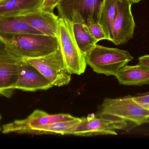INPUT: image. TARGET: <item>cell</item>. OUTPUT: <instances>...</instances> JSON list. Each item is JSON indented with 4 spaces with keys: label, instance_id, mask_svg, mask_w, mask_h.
<instances>
[{
    "label": "cell",
    "instance_id": "obj_27",
    "mask_svg": "<svg viewBox=\"0 0 149 149\" xmlns=\"http://www.w3.org/2000/svg\"><path fill=\"white\" fill-rule=\"evenodd\" d=\"M147 108H148V109L149 110V106L148 107H147Z\"/></svg>",
    "mask_w": 149,
    "mask_h": 149
},
{
    "label": "cell",
    "instance_id": "obj_23",
    "mask_svg": "<svg viewBox=\"0 0 149 149\" xmlns=\"http://www.w3.org/2000/svg\"><path fill=\"white\" fill-rule=\"evenodd\" d=\"M129 1H130L132 2L133 3H139V2L141 1H143V0H129Z\"/></svg>",
    "mask_w": 149,
    "mask_h": 149
},
{
    "label": "cell",
    "instance_id": "obj_8",
    "mask_svg": "<svg viewBox=\"0 0 149 149\" xmlns=\"http://www.w3.org/2000/svg\"><path fill=\"white\" fill-rule=\"evenodd\" d=\"M133 4L129 0H118L111 41L116 45L125 44L134 36L136 24L131 12Z\"/></svg>",
    "mask_w": 149,
    "mask_h": 149
},
{
    "label": "cell",
    "instance_id": "obj_15",
    "mask_svg": "<svg viewBox=\"0 0 149 149\" xmlns=\"http://www.w3.org/2000/svg\"><path fill=\"white\" fill-rule=\"evenodd\" d=\"M43 0H2L0 18L18 16L39 8Z\"/></svg>",
    "mask_w": 149,
    "mask_h": 149
},
{
    "label": "cell",
    "instance_id": "obj_6",
    "mask_svg": "<svg viewBox=\"0 0 149 149\" xmlns=\"http://www.w3.org/2000/svg\"><path fill=\"white\" fill-rule=\"evenodd\" d=\"M128 125L129 123L126 121L116 117L88 116L80 118L79 123L72 131L70 135H117L116 130H127Z\"/></svg>",
    "mask_w": 149,
    "mask_h": 149
},
{
    "label": "cell",
    "instance_id": "obj_25",
    "mask_svg": "<svg viewBox=\"0 0 149 149\" xmlns=\"http://www.w3.org/2000/svg\"><path fill=\"white\" fill-rule=\"evenodd\" d=\"M1 115H0V132L2 131V127H1Z\"/></svg>",
    "mask_w": 149,
    "mask_h": 149
},
{
    "label": "cell",
    "instance_id": "obj_4",
    "mask_svg": "<svg viewBox=\"0 0 149 149\" xmlns=\"http://www.w3.org/2000/svg\"><path fill=\"white\" fill-rule=\"evenodd\" d=\"M98 115L120 118L135 126L149 121L148 109L135 101L133 96L130 95L105 99Z\"/></svg>",
    "mask_w": 149,
    "mask_h": 149
},
{
    "label": "cell",
    "instance_id": "obj_11",
    "mask_svg": "<svg viewBox=\"0 0 149 149\" xmlns=\"http://www.w3.org/2000/svg\"><path fill=\"white\" fill-rule=\"evenodd\" d=\"M18 16L43 35L58 37L59 17L54 12L38 9Z\"/></svg>",
    "mask_w": 149,
    "mask_h": 149
},
{
    "label": "cell",
    "instance_id": "obj_14",
    "mask_svg": "<svg viewBox=\"0 0 149 149\" xmlns=\"http://www.w3.org/2000/svg\"><path fill=\"white\" fill-rule=\"evenodd\" d=\"M71 20L72 22L74 38L78 46L86 55L97 44L98 42L91 36L87 27L86 20L79 12L73 11Z\"/></svg>",
    "mask_w": 149,
    "mask_h": 149
},
{
    "label": "cell",
    "instance_id": "obj_9",
    "mask_svg": "<svg viewBox=\"0 0 149 149\" xmlns=\"http://www.w3.org/2000/svg\"><path fill=\"white\" fill-rule=\"evenodd\" d=\"M21 58L5 47L0 49V95L7 98L12 96Z\"/></svg>",
    "mask_w": 149,
    "mask_h": 149
},
{
    "label": "cell",
    "instance_id": "obj_10",
    "mask_svg": "<svg viewBox=\"0 0 149 149\" xmlns=\"http://www.w3.org/2000/svg\"><path fill=\"white\" fill-rule=\"evenodd\" d=\"M53 86L37 70L23 59L18 64L17 80L14 89L26 92L46 90Z\"/></svg>",
    "mask_w": 149,
    "mask_h": 149
},
{
    "label": "cell",
    "instance_id": "obj_22",
    "mask_svg": "<svg viewBox=\"0 0 149 149\" xmlns=\"http://www.w3.org/2000/svg\"><path fill=\"white\" fill-rule=\"evenodd\" d=\"M139 63L146 66L149 68V54L141 56L138 58Z\"/></svg>",
    "mask_w": 149,
    "mask_h": 149
},
{
    "label": "cell",
    "instance_id": "obj_21",
    "mask_svg": "<svg viewBox=\"0 0 149 149\" xmlns=\"http://www.w3.org/2000/svg\"><path fill=\"white\" fill-rule=\"evenodd\" d=\"M133 97L135 101L142 106L147 108L149 106V92L138 94Z\"/></svg>",
    "mask_w": 149,
    "mask_h": 149
},
{
    "label": "cell",
    "instance_id": "obj_20",
    "mask_svg": "<svg viewBox=\"0 0 149 149\" xmlns=\"http://www.w3.org/2000/svg\"><path fill=\"white\" fill-rule=\"evenodd\" d=\"M58 0H43L39 8L44 11L53 12L54 9L58 4Z\"/></svg>",
    "mask_w": 149,
    "mask_h": 149
},
{
    "label": "cell",
    "instance_id": "obj_3",
    "mask_svg": "<svg viewBox=\"0 0 149 149\" xmlns=\"http://www.w3.org/2000/svg\"><path fill=\"white\" fill-rule=\"evenodd\" d=\"M58 24L59 46L67 69L71 74L81 75L86 67V55L75 40L72 20L59 17Z\"/></svg>",
    "mask_w": 149,
    "mask_h": 149
},
{
    "label": "cell",
    "instance_id": "obj_5",
    "mask_svg": "<svg viewBox=\"0 0 149 149\" xmlns=\"http://www.w3.org/2000/svg\"><path fill=\"white\" fill-rule=\"evenodd\" d=\"M22 59L36 68L52 86H63L70 81L72 74L67 69L60 46L43 57Z\"/></svg>",
    "mask_w": 149,
    "mask_h": 149
},
{
    "label": "cell",
    "instance_id": "obj_1",
    "mask_svg": "<svg viewBox=\"0 0 149 149\" xmlns=\"http://www.w3.org/2000/svg\"><path fill=\"white\" fill-rule=\"evenodd\" d=\"M6 48L22 58H38L48 55L59 47L57 37L43 34H23L12 36H0Z\"/></svg>",
    "mask_w": 149,
    "mask_h": 149
},
{
    "label": "cell",
    "instance_id": "obj_19",
    "mask_svg": "<svg viewBox=\"0 0 149 149\" xmlns=\"http://www.w3.org/2000/svg\"><path fill=\"white\" fill-rule=\"evenodd\" d=\"M87 27L91 36L97 41L107 40L104 30L97 20L93 17L88 16L86 21Z\"/></svg>",
    "mask_w": 149,
    "mask_h": 149
},
{
    "label": "cell",
    "instance_id": "obj_2",
    "mask_svg": "<svg viewBox=\"0 0 149 149\" xmlns=\"http://www.w3.org/2000/svg\"><path fill=\"white\" fill-rule=\"evenodd\" d=\"M86 62L98 74L115 76L134 57L129 52L96 44L86 54Z\"/></svg>",
    "mask_w": 149,
    "mask_h": 149
},
{
    "label": "cell",
    "instance_id": "obj_28",
    "mask_svg": "<svg viewBox=\"0 0 149 149\" xmlns=\"http://www.w3.org/2000/svg\"><path fill=\"white\" fill-rule=\"evenodd\" d=\"M1 1H2V0H0V2H1Z\"/></svg>",
    "mask_w": 149,
    "mask_h": 149
},
{
    "label": "cell",
    "instance_id": "obj_7",
    "mask_svg": "<svg viewBox=\"0 0 149 149\" xmlns=\"http://www.w3.org/2000/svg\"><path fill=\"white\" fill-rule=\"evenodd\" d=\"M70 114H58L51 115L42 110H34L32 113L23 120H17L4 124L2 127L3 134H31L38 127L56 122L75 119Z\"/></svg>",
    "mask_w": 149,
    "mask_h": 149
},
{
    "label": "cell",
    "instance_id": "obj_24",
    "mask_svg": "<svg viewBox=\"0 0 149 149\" xmlns=\"http://www.w3.org/2000/svg\"><path fill=\"white\" fill-rule=\"evenodd\" d=\"M5 46H4V44L3 43L1 42V40H0V49H2V48H4Z\"/></svg>",
    "mask_w": 149,
    "mask_h": 149
},
{
    "label": "cell",
    "instance_id": "obj_13",
    "mask_svg": "<svg viewBox=\"0 0 149 149\" xmlns=\"http://www.w3.org/2000/svg\"><path fill=\"white\" fill-rule=\"evenodd\" d=\"M120 85L141 86L149 84V68L139 63L134 66L127 65L121 68L115 76Z\"/></svg>",
    "mask_w": 149,
    "mask_h": 149
},
{
    "label": "cell",
    "instance_id": "obj_12",
    "mask_svg": "<svg viewBox=\"0 0 149 149\" xmlns=\"http://www.w3.org/2000/svg\"><path fill=\"white\" fill-rule=\"evenodd\" d=\"M103 0H63L57 5L59 17L71 19L74 11L79 12L86 21L88 16L97 20Z\"/></svg>",
    "mask_w": 149,
    "mask_h": 149
},
{
    "label": "cell",
    "instance_id": "obj_17",
    "mask_svg": "<svg viewBox=\"0 0 149 149\" xmlns=\"http://www.w3.org/2000/svg\"><path fill=\"white\" fill-rule=\"evenodd\" d=\"M117 2L118 0H103L97 17V22L102 27L108 40L111 42Z\"/></svg>",
    "mask_w": 149,
    "mask_h": 149
},
{
    "label": "cell",
    "instance_id": "obj_26",
    "mask_svg": "<svg viewBox=\"0 0 149 149\" xmlns=\"http://www.w3.org/2000/svg\"><path fill=\"white\" fill-rule=\"evenodd\" d=\"M63 0H58V3H60V2H61V1H63Z\"/></svg>",
    "mask_w": 149,
    "mask_h": 149
},
{
    "label": "cell",
    "instance_id": "obj_16",
    "mask_svg": "<svg viewBox=\"0 0 149 149\" xmlns=\"http://www.w3.org/2000/svg\"><path fill=\"white\" fill-rule=\"evenodd\" d=\"M23 34H43L31 27L21 17L0 18V36H12Z\"/></svg>",
    "mask_w": 149,
    "mask_h": 149
},
{
    "label": "cell",
    "instance_id": "obj_18",
    "mask_svg": "<svg viewBox=\"0 0 149 149\" xmlns=\"http://www.w3.org/2000/svg\"><path fill=\"white\" fill-rule=\"evenodd\" d=\"M80 118L71 120L56 122L38 127L33 131L31 134H53L68 135L79 123Z\"/></svg>",
    "mask_w": 149,
    "mask_h": 149
}]
</instances>
